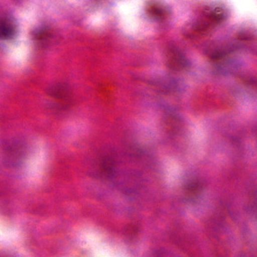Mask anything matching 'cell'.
<instances>
[{"label": "cell", "instance_id": "8992f818", "mask_svg": "<svg viewBox=\"0 0 257 257\" xmlns=\"http://www.w3.org/2000/svg\"><path fill=\"white\" fill-rule=\"evenodd\" d=\"M226 17V13L224 9L221 7H216L213 9L210 13H209L208 18L209 22L212 24H218L222 22Z\"/></svg>", "mask_w": 257, "mask_h": 257}, {"label": "cell", "instance_id": "6da1fadb", "mask_svg": "<svg viewBox=\"0 0 257 257\" xmlns=\"http://www.w3.org/2000/svg\"><path fill=\"white\" fill-rule=\"evenodd\" d=\"M167 66L174 71H180L188 66L184 55L174 47L168 48L165 53Z\"/></svg>", "mask_w": 257, "mask_h": 257}, {"label": "cell", "instance_id": "52a82bcc", "mask_svg": "<svg viewBox=\"0 0 257 257\" xmlns=\"http://www.w3.org/2000/svg\"><path fill=\"white\" fill-rule=\"evenodd\" d=\"M48 36H49V33H48L47 30L43 28L35 31L34 34V37L37 40H43V39L46 38Z\"/></svg>", "mask_w": 257, "mask_h": 257}, {"label": "cell", "instance_id": "3957f363", "mask_svg": "<svg viewBox=\"0 0 257 257\" xmlns=\"http://www.w3.org/2000/svg\"><path fill=\"white\" fill-rule=\"evenodd\" d=\"M49 94L57 100L66 99L69 95V89L65 84L58 83L52 85L49 89Z\"/></svg>", "mask_w": 257, "mask_h": 257}, {"label": "cell", "instance_id": "7a4b0ae2", "mask_svg": "<svg viewBox=\"0 0 257 257\" xmlns=\"http://www.w3.org/2000/svg\"><path fill=\"white\" fill-rule=\"evenodd\" d=\"M16 25L13 22V19L6 17L2 19L0 24V35L2 38L10 39L15 35L16 33Z\"/></svg>", "mask_w": 257, "mask_h": 257}, {"label": "cell", "instance_id": "277c9868", "mask_svg": "<svg viewBox=\"0 0 257 257\" xmlns=\"http://www.w3.org/2000/svg\"><path fill=\"white\" fill-rule=\"evenodd\" d=\"M147 13L154 19H164L167 17L168 10L165 6L159 4H152L147 7Z\"/></svg>", "mask_w": 257, "mask_h": 257}, {"label": "cell", "instance_id": "5b68a950", "mask_svg": "<svg viewBox=\"0 0 257 257\" xmlns=\"http://www.w3.org/2000/svg\"><path fill=\"white\" fill-rule=\"evenodd\" d=\"M23 144L20 141H13V143L7 145L6 153L7 157L15 159L14 156H21L23 153Z\"/></svg>", "mask_w": 257, "mask_h": 257}]
</instances>
